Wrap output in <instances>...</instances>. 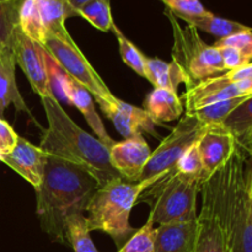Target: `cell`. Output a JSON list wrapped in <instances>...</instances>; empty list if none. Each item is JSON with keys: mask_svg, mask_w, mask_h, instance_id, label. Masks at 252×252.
<instances>
[{"mask_svg": "<svg viewBox=\"0 0 252 252\" xmlns=\"http://www.w3.org/2000/svg\"><path fill=\"white\" fill-rule=\"evenodd\" d=\"M42 47L66 75L80 84L96 98V102L115 103L117 101V97L111 93L73 38L62 39L54 34H47Z\"/></svg>", "mask_w": 252, "mask_h": 252, "instance_id": "obj_7", "label": "cell"}, {"mask_svg": "<svg viewBox=\"0 0 252 252\" xmlns=\"http://www.w3.org/2000/svg\"><path fill=\"white\" fill-rule=\"evenodd\" d=\"M150 148L142 134L115 142L110 148V161L113 169L128 182H139L150 159Z\"/></svg>", "mask_w": 252, "mask_h": 252, "instance_id": "obj_12", "label": "cell"}, {"mask_svg": "<svg viewBox=\"0 0 252 252\" xmlns=\"http://www.w3.org/2000/svg\"><path fill=\"white\" fill-rule=\"evenodd\" d=\"M223 127L228 129L236 140L243 137L252 128V96L239 105L223 122Z\"/></svg>", "mask_w": 252, "mask_h": 252, "instance_id": "obj_28", "label": "cell"}, {"mask_svg": "<svg viewBox=\"0 0 252 252\" xmlns=\"http://www.w3.org/2000/svg\"><path fill=\"white\" fill-rule=\"evenodd\" d=\"M154 220L149 214L148 220L140 229H138L118 252H154L155 228Z\"/></svg>", "mask_w": 252, "mask_h": 252, "instance_id": "obj_30", "label": "cell"}, {"mask_svg": "<svg viewBox=\"0 0 252 252\" xmlns=\"http://www.w3.org/2000/svg\"><path fill=\"white\" fill-rule=\"evenodd\" d=\"M198 221H177L155 228L154 252H194Z\"/></svg>", "mask_w": 252, "mask_h": 252, "instance_id": "obj_17", "label": "cell"}, {"mask_svg": "<svg viewBox=\"0 0 252 252\" xmlns=\"http://www.w3.org/2000/svg\"><path fill=\"white\" fill-rule=\"evenodd\" d=\"M165 15L169 17L174 32L172 61L181 66L193 85L204 79L225 73L223 58L216 46H209L203 42L198 30L191 25L180 26L169 9L165 10Z\"/></svg>", "mask_w": 252, "mask_h": 252, "instance_id": "obj_6", "label": "cell"}, {"mask_svg": "<svg viewBox=\"0 0 252 252\" xmlns=\"http://www.w3.org/2000/svg\"><path fill=\"white\" fill-rule=\"evenodd\" d=\"M48 128L41 140V149L85 170L98 186L121 175L110 161V148L79 127L63 110L54 94L41 97Z\"/></svg>", "mask_w": 252, "mask_h": 252, "instance_id": "obj_3", "label": "cell"}, {"mask_svg": "<svg viewBox=\"0 0 252 252\" xmlns=\"http://www.w3.org/2000/svg\"><path fill=\"white\" fill-rule=\"evenodd\" d=\"M180 19L186 21L187 25H191L194 29L202 30L207 33L213 34V36L218 37L219 39L233 36L239 32L251 30V27L246 26V25L240 24L238 21H233V20L224 19V17H219L212 14L211 11L201 15V16H182Z\"/></svg>", "mask_w": 252, "mask_h": 252, "instance_id": "obj_22", "label": "cell"}, {"mask_svg": "<svg viewBox=\"0 0 252 252\" xmlns=\"http://www.w3.org/2000/svg\"><path fill=\"white\" fill-rule=\"evenodd\" d=\"M0 54H1V52H0Z\"/></svg>", "mask_w": 252, "mask_h": 252, "instance_id": "obj_38", "label": "cell"}, {"mask_svg": "<svg viewBox=\"0 0 252 252\" xmlns=\"http://www.w3.org/2000/svg\"><path fill=\"white\" fill-rule=\"evenodd\" d=\"M144 110L154 125H164L177 120L184 112V103L176 93L162 88H154L144 101Z\"/></svg>", "mask_w": 252, "mask_h": 252, "instance_id": "obj_19", "label": "cell"}, {"mask_svg": "<svg viewBox=\"0 0 252 252\" xmlns=\"http://www.w3.org/2000/svg\"><path fill=\"white\" fill-rule=\"evenodd\" d=\"M15 57L12 51H4L0 54V117L9 105L14 103L17 111L29 113L30 110L25 103L15 78Z\"/></svg>", "mask_w": 252, "mask_h": 252, "instance_id": "obj_20", "label": "cell"}, {"mask_svg": "<svg viewBox=\"0 0 252 252\" xmlns=\"http://www.w3.org/2000/svg\"><path fill=\"white\" fill-rule=\"evenodd\" d=\"M11 51L14 53L15 62L22 69L34 93L38 94L41 97L54 94L47 68L46 51L41 44L22 33L19 26L15 31Z\"/></svg>", "mask_w": 252, "mask_h": 252, "instance_id": "obj_10", "label": "cell"}, {"mask_svg": "<svg viewBox=\"0 0 252 252\" xmlns=\"http://www.w3.org/2000/svg\"><path fill=\"white\" fill-rule=\"evenodd\" d=\"M90 1H93V0H68V2L70 4V6L76 11L78 16H79V10H80L84 5H86L88 2H90Z\"/></svg>", "mask_w": 252, "mask_h": 252, "instance_id": "obj_37", "label": "cell"}, {"mask_svg": "<svg viewBox=\"0 0 252 252\" xmlns=\"http://www.w3.org/2000/svg\"><path fill=\"white\" fill-rule=\"evenodd\" d=\"M102 112L112 121L116 129L125 139L135 137L142 133H148L157 137L155 125L144 108L123 102L117 98L115 103L98 102Z\"/></svg>", "mask_w": 252, "mask_h": 252, "instance_id": "obj_15", "label": "cell"}, {"mask_svg": "<svg viewBox=\"0 0 252 252\" xmlns=\"http://www.w3.org/2000/svg\"><path fill=\"white\" fill-rule=\"evenodd\" d=\"M175 17L201 16L208 12L199 0H161Z\"/></svg>", "mask_w": 252, "mask_h": 252, "instance_id": "obj_32", "label": "cell"}, {"mask_svg": "<svg viewBox=\"0 0 252 252\" xmlns=\"http://www.w3.org/2000/svg\"><path fill=\"white\" fill-rule=\"evenodd\" d=\"M17 24L22 33L41 46L43 44L47 32L36 0H21Z\"/></svg>", "mask_w": 252, "mask_h": 252, "instance_id": "obj_23", "label": "cell"}, {"mask_svg": "<svg viewBox=\"0 0 252 252\" xmlns=\"http://www.w3.org/2000/svg\"><path fill=\"white\" fill-rule=\"evenodd\" d=\"M175 167H176L180 172H182V174L185 175L201 177L203 181L207 180L203 171V165H202L201 155H199L197 143L192 145V147L180 158V160L176 162Z\"/></svg>", "mask_w": 252, "mask_h": 252, "instance_id": "obj_31", "label": "cell"}, {"mask_svg": "<svg viewBox=\"0 0 252 252\" xmlns=\"http://www.w3.org/2000/svg\"><path fill=\"white\" fill-rule=\"evenodd\" d=\"M66 241L74 252H100L94 245L84 214H73L65 223Z\"/></svg>", "mask_w": 252, "mask_h": 252, "instance_id": "obj_26", "label": "cell"}, {"mask_svg": "<svg viewBox=\"0 0 252 252\" xmlns=\"http://www.w3.org/2000/svg\"><path fill=\"white\" fill-rule=\"evenodd\" d=\"M208 127L193 115L186 113L171 133L152 153L139 182L159 177L164 172L174 169L180 158L198 142Z\"/></svg>", "mask_w": 252, "mask_h": 252, "instance_id": "obj_8", "label": "cell"}, {"mask_svg": "<svg viewBox=\"0 0 252 252\" xmlns=\"http://www.w3.org/2000/svg\"><path fill=\"white\" fill-rule=\"evenodd\" d=\"M238 144L248 155H252V128L238 139Z\"/></svg>", "mask_w": 252, "mask_h": 252, "instance_id": "obj_36", "label": "cell"}, {"mask_svg": "<svg viewBox=\"0 0 252 252\" xmlns=\"http://www.w3.org/2000/svg\"><path fill=\"white\" fill-rule=\"evenodd\" d=\"M249 97L250 96H243V97H235L230 98V100L217 101V102L209 103V105H206L203 107H199L197 110L186 113H191L207 126L223 125L226 117Z\"/></svg>", "mask_w": 252, "mask_h": 252, "instance_id": "obj_25", "label": "cell"}, {"mask_svg": "<svg viewBox=\"0 0 252 252\" xmlns=\"http://www.w3.org/2000/svg\"><path fill=\"white\" fill-rule=\"evenodd\" d=\"M39 14L43 21L47 34H54L62 39H71L65 27V20L78 16L68 0H36Z\"/></svg>", "mask_w": 252, "mask_h": 252, "instance_id": "obj_21", "label": "cell"}, {"mask_svg": "<svg viewBox=\"0 0 252 252\" xmlns=\"http://www.w3.org/2000/svg\"><path fill=\"white\" fill-rule=\"evenodd\" d=\"M19 135L16 134L11 126L0 117V155L7 154L12 150L17 142Z\"/></svg>", "mask_w": 252, "mask_h": 252, "instance_id": "obj_34", "label": "cell"}, {"mask_svg": "<svg viewBox=\"0 0 252 252\" xmlns=\"http://www.w3.org/2000/svg\"><path fill=\"white\" fill-rule=\"evenodd\" d=\"M47 53V52H46ZM47 68H48L49 73V80H51L52 90L53 86H57V93L64 97V100L68 101L70 105L75 106L83 116L85 117L86 122L90 126L91 129L94 130L97 139H100L103 144L107 145L108 148L112 147L115 144V140L108 135L107 130H106L105 126H103L102 121L98 117L97 112L94 106L93 97L91 94L86 90L85 88L76 83L74 79L66 75L58 65L53 62V59L47 54Z\"/></svg>", "mask_w": 252, "mask_h": 252, "instance_id": "obj_9", "label": "cell"}, {"mask_svg": "<svg viewBox=\"0 0 252 252\" xmlns=\"http://www.w3.org/2000/svg\"><path fill=\"white\" fill-rule=\"evenodd\" d=\"M216 47L228 46L234 47L238 49L249 62H252V29L248 31L239 32V33L233 34V36L220 38L214 43Z\"/></svg>", "mask_w": 252, "mask_h": 252, "instance_id": "obj_33", "label": "cell"}, {"mask_svg": "<svg viewBox=\"0 0 252 252\" xmlns=\"http://www.w3.org/2000/svg\"><path fill=\"white\" fill-rule=\"evenodd\" d=\"M202 194L203 203L201 213L197 216L198 235L194 252H229L228 239L218 211L211 196L204 191Z\"/></svg>", "mask_w": 252, "mask_h": 252, "instance_id": "obj_16", "label": "cell"}, {"mask_svg": "<svg viewBox=\"0 0 252 252\" xmlns=\"http://www.w3.org/2000/svg\"><path fill=\"white\" fill-rule=\"evenodd\" d=\"M115 33L116 38L118 41V46H120V53L122 57L123 63L127 64L132 70H134L138 75L144 78V63H145V56L142 52L138 49V47L134 43L129 41L125 34L122 33L120 29L113 24L112 30Z\"/></svg>", "mask_w": 252, "mask_h": 252, "instance_id": "obj_29", "label": "cell"}, {"mask_svg": "<svg viewBox=\"0 0 252 252\" xmlns=\"http://www.w3.org/2000/svg\"><path fill=\"white\" fill-rule=\"evenodd\" d=\"M98 184L90 174L63 159L48 155L43 181L37 194V216L52 240L66 244L65 223L83 214Z\"/></svg>", "mask_w": 252, "mask_h": 252, "instance_id": "obj_1", "label": "cell"}, {"mask_svg": "<svg viewBox=\"0 0 252 252\" xmlns=\"http://www.w3.org/2000/svg\"><path fill=\"white\" fill-rule=\"evenodd\" d=\"M248 154L236 148L223 167L202 184L211 196L228 239L229 252H252V176Z\"/></svg>", "mask_w": 252, "mask_h": 252, "instance_id": "obj_2", "label": "cell"}, {"mask_svg": "<svg viewBox=\"0 0 252 252\" xmlns=\"http://www.w3.org/2000/svg\"><path fill=\"white\" fill-rule=\"evenodd\" d=\"M243 96H252V80L223 83L218 76L204 79L184 94L186 112L217 102Z\"/></svg>", "mask_w": 252, "mask_h": 252, "instance_id": "obj_11", "label": "cell"}, {"mask_svg": "<svg viewBox=\"0 0 252 252\" xmlns=\"http://www.w3.org/2000/svg\"><path fill=\"white\" fill-rule=\"evenodd\" d=\"M199 155H201L203 171L206 179L218 171L238 148V140L223 127V125L209 126L197 142Z\"/></svg>", "mask_w": 252, "mask_h": 252, "instance_id": "obj_14", "label": "cell"}, {"mask_svg": "<svg viewBox=\"0 0 252 252\" xmlns=\"http://www.w3.org/2000/svg\"><path fill=\"white\" fill-rule=\"evenodd\" d=\"M162 175L134 184L118 177L98 186L85 211L89 231H103L112 238L118 249L122 248L137 231L129 223L133 207L138 203L142 192Z\"/></svg>", "mask_w": 252, "mask_h": 252, "instance_id": "obj_4", "label": "cell"}, {"mask_svg": "<svg viewBox=\"0 0 252 252\" xmlns=\"http://www.w3.org/2000/svg\"><path fill=\"white\" fill-rule=\"evenodd\" d=\"M79 16L102 32L111 31L115 24L111 14L110 0H93L88 2L79 10Z\"/></svg>", "mask_w": 252, "mask_h": 252, "instance_id": "obj_27", "label": "cell"}, {"mask_svg": "<svg viewBox=\"0 0 252 252\" xmlns=\"http://www.w3.org/2000/svg\"><path fill=\"white\" fill-rule=\"evenodd\" d=\"M223 83H235L241 80H252V62L241 66V68L233 69V70L225 71L221 75H218Z\"/></svg>", "mask_w": 252, "mask_h": 252, "instance_id": "obj_35", "label": "cell"}, {"mask_svg": "<svg viewBox=\"0 0 252 252\" xmlns=\"http://www.w3.org/2000/svg\"><path fill=\"white\" fill-rule=\"evenodd\" d=\"M21 0H0V52L11 51Z\"/></svg>", "mask_w": 252, "mask_h": 252, "instance_id": "obj_24", "label": "cell"}, {"mask_svg": "<svg viewBox=\"0 0 252 252\" xmlns=\"http://www.w3.org/2000/svg\"><path fill=\"white\" fill-rule=\"evenodd\" d=\"M203 182L201 177L189 176L174 167L145 189L138 202L149 204L154 224L196 220L197 196Z\"/></svg>", "mask_w": 252, "mask_h": 252, "instance_id": "obj_5", "label": "cell"}, {"mask_svg": "<svg viewBox=\"0 0 252 252\" xmlns=\"http://www.w3.org/2000/svg\"><path fill=\"white\" fill-rule=\"evenodd\" d=\"M0 160L31 184L36 191L39 189L48 160V154L41 147L32 144L19 135L11 152L0 155Z\"/></svg>", "mask_w": 252, "mask_h": 252, "instance_id": "obj_13", "label": "cell"}, {"mask_svg": "<svg viewBox=\"0 0 252 252\" xmlns=\"http://www.w3.org/2000/svg\"><path fill=\"white\" fill-rule=\"evenodd\" d=\"M144 78L154 85V88H162L177 94L180 84H185L187 89L193 84L181 66L172 61L171 63L159 58H147L144 63Z\"/></svg>", "mask_w": 252, "mask_h": 252, "instance_id": "obj_18", "label": "cell"}]
</instances>
